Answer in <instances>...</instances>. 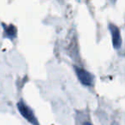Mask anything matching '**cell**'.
Listing matches in <instances>:
<instances>
[{
	"instance_id": "cell-1",
	"label": "cell",
	"mask_w": 125,
	"mask_h": 125,
	"mask_svg": "<svg viewBox=\"0 0 125 125\" xmlns=\"http://www.w3.org/2000/svg\"><path fill=\"white\" fill-rule=\"evenodd\" d=\"M17 107L19 110L20 113L21 114V116L28 120L29 123H31L33 125H40L39 122L37 120V118L35 117V115L33 113V111H32V109L28 105H27L22 100L19 101L17 103Z\"/></svg>"
},
{
	"instance_id": "cell-3",
	"label": "cell",
	"mask_w": 125,
	"mask_h": 125,
	"mask_svg": "<svg viewBox=\"0 0 125 125\" xmlns=\"http://www.w3.org/2000/svg\"><path fill=\"white\" fill-rule=\"evenodd\" d=\"M109 30L111 32V39H112V45L116 50L121 48L122 46V37L120 33V29L116 25L113 23L109 24Z\"/></svg>"
},
{
	"instance_id": "cell-2",
	"label": "cell",
	"mask_w": 125,
	"mask_h": 125,
	"mask_svg": "<svg viewBox=\"0 0 125 125\" xmlns=\"http://www.w3.org/2000/svg\"><path fill=\"white\" fill-rule=\"evenodd\" d=\"M75 68V71L76 73L77 78L79 79L81 82H82L83 85L87 86V87H90L94 84V75L91 73H89L88 71H87L86 70L80 68V67L74 66Z\"/></svg>"
},
{
	"instance_id": "cell-4",
	"label": "cell",
	"mask_w": 125,
	"mask_h": 125,
	"mask_svg": "<svg viewBox=\"0 0 125 125\" xmlns=\"http://www.w3.org/2000/svg\"><path fill=\"white\" fill-rule=\"evenodd\" d=\"M4 30H5L6 34H7L8 37H10V38H11V39L16 37V27L10 25V26H9V27H5V28H4Z\"/></svg>"
},
{
	"instance_id": "cell-5",
	"label": "cell",
	"mask_w": 125,
	"mask_h": 125,
	"mask_svg": "<svg viewBox=\"0 0 125 125\" xmlns=\"http://www.w3.org/2000/svg\"><path fill=\"white\" fill-rule=\"evenodd\" d=\"M83 125H93V124H91L90 123H87V122H86V123H83Z\"/></svg>"
}]
</instances>
